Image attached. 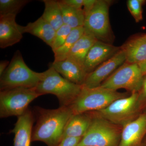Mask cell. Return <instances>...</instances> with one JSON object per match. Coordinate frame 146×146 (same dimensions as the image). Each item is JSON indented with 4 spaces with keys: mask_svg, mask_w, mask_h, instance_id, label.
<instances>
[{
    "mask_svg": "<svg viewBox=\"0 0 146 146\" xmlns=\"http://www.w3.org/2000/svg\"><path fill=\"white\" fill-rule=\"evenodd\" d=\"M91 112V124L78 146H119L123 127Z\"/></svg>",
    "mask_w": 146,
    "mask_h": 146,
    "instance_id": "obj_6",
    "label": "cell"
},
{
    "mask_svg": "<svg viewBox=\"0 0 146 146\" xmlns=\"http://www.w3.org/2000/svg\"><path fill=\"white\" fill-rule=\"evenodd\" d=\"M44 72L43 78L35 88L37 92L42 96L54 95L58 100L60 107L70 106L80 93L82 85L69 81L51 66Z\"/></svg>",
    "mask_w": 146,
    "mask_h": 146,
    "instance_id": "obj_4",
    "label": "cell"
},
{
    "mask_svg": "<svg viewBox=\"0 0 146 146\" xmlns=\"http://www.w3.org/2000/svg\"><path fill=\"white\" fill-rule=\"evenodd\" d=\"M139 92L146 103V75L144 76L143 86H142L141 91Z\"/></svg>",
    "mask_w": 146,
    "mask_h": 146,
    "instance_id": "obj_28",
    "label": "cell"
},
{
    "mask_svg": "<svg viewBox=\"0 0 146 146\" xmlns=\"http://www.w3.org/2000/svg\"><path fill=\"white\" fill-rule=\"evenodd\" d=\"M72 29L68 25L63 24L60 28L56 31L54 40L51 47L53 52L58 49L63 45L66 41Z\"/></svg>",
    "mask_w": 146,
    "mask_h": 146,
    "instance_id": "obj_24",
    "label": "cell"
},
{
    "mask_svg": "<svg viewBox=\"0 0 146 146\" xmlns=\"http://www.w3.org/2000/svg\"><path fill=\"white\" fill-rule=\"evenodd\" d=\"M23 33H29L42 39L51 48L54 40L56 31L42 16L34 22L22 26Z\"/></svg>",
    "mask_w": 146,
    "mask_h": 146,
    "instance_id": "obj_17",
    "label": "cell"
},
{
    "mask_svg": "<svg viewBox=\"0 0 146 146\" xmlns=\"http://www.w3.org/2000/svg\"><path fill=\"white\" fill-rule=\"evenodd\" d=\"M146 103L140 92L115 101L107 107L93 112L99 117L115 124L124 126L143 112Z\"/></svg>",
    "mask_w": 146,
    "mask_h": 146,
    "instance_id": "obj_2",
    "label": "cell"
},
{
    "mask_svg": "<svg viewBox=\"0 0 146 146\" xmlns=\"http://www.w3.org/2000/svg\"><path fill=\"white\" fill-rule=\"evenodd\" d=\"M16 16H0V48H5L19 43L23 38L22 26L16 23Z\"/></svg>",
    "mask_w": 146,
    "mask_h": 146,
    "instance_id": "obj_13",
    "label": "cell"
},
{
    "mask_svg": "<svg viewBox=\"0 0 146 146\" xmlns=\"http://www.w3.org/2000/svg\"><path fill=\"white\" fill-rule=\"evenodd\" d=\"M143 35V36H144V37H145V38H146V34L144 35Z\"/></svg>",
    "mask_w": 146,
    "mask_h": 146,
    "instance_id": "obj_32",
    "label": "cell"
},
{
    "mask_svg": "<svg viewBox=\"0 0 146 146\" xmlns=\"http://www.w3.org/2000/svg\"><path fill=\"white\" fill-rule=\"evenodd\" d=\"M40 96L36 88H16L0 92V117H18L28 109L33 101Z\"/></svg>",
    "mask_w": 146,
    "mask_h": 146,
    "instance_id": "obj_7",
    "label": "cell"
},
{
    "mask_svg": "<svg viewBox=\"0 0 146 146\" xmlns=\"http://www.w3.org/2000/svg\"><path fill=\"white\" fill-rule=\"evenodd\" d=\"M81 138L66 137L57 146H78Z\"/></svg>",
    "mask_w": 146,
    "mask_h": 146,
    "instance_id": "obj_26",
    "label": "cell"
},
{
    "mask_svg": "<svg viewBox=\"0 0 146 146\" xmlns=\"http://www.w3.org/2000/svg\"><path fill=\"white\" fill-rule=\"evenodd\" d=\"M36 124L33 129L32 142L41 141L48 146H57L63 138L65 128L73 113L68 106L55 109L36 107Z\"/></svg>",
    "mask_w": 146,
    "mask_h": 146,
    "instance_id": "obj_1",
    "label": "cell"
},
{
    "mask_svg": "<svg viewBox=\"0 0 146 146\" xmlns=\"http://www.w3.org/2000/svg\"><path fill=\"white\" fill-rule=\"evenodd\" d=\"M10 62L7 60H1L0 63V76L3 74L9 65Z\"/></svg>",
    "mask_w": 146,
    "mask_h": 146,
    "instance_id": "obj_29",
    "label": "cell"
},
{
    "mask_svg": "<svg viewBox=\"0 0 146 146\" xmlns=\"http://www.w3.org/2000/svg\"><path fill=\"white\" fill-rule=\"evenodd\" d=\"M143 78L138 64L126 63L110 76L100 86L115 91L124 89L132 94L141 91Z\"/></svg>",
    "mask_w": 146,
    "mask_h": 146,
    "instance_id": "obj_8",
    "label": "cell"
},
{
    "mask_svg": "<svg viewBox=\"0 0 146 146\" xmlns=\"http://www.w3.org/2000/svg\"><path fill=\"white\" fill-rule=\"evenodd\" d=\"M34 114L29 109L18 117L17 121L10 133H14L13 146H31Z\"/></svg>",
    "mask_w": 146,
    "mask_h": 146,
    "instance_id": "obj_14",
    "label": "cell"
},
{
    "mask_svg": "<svg viewBox=\"0 0 146 146\" xmlns=\"http://www.w3.org/2000/svg\"><path fill=\"white\" fill-rule=\"evenodd\" d=\"M119 48L97 40L86 55L84 68L87 74L93 72L101 63L113 56Z\"/></svg>",
    "mask_w": 146,
    "mask_h": 146,
    "instance_id": "obj_12",
    "label": "cell"
},
{
    "mask_svg": "<svg viewBox=\"0 0 146 146\" xmlns=\"http://www.w3.org/2000/svg\"><path fill=\"white\" fill-rule=\"evenodd\" d=\"M50 66L64 78L78 85H83L88 74L82 65L70 58L54 61Z\"/></svg>",
    "mask_w": 146,
    "mask_h": 146,
    "instance_id": "obj_15",
    "label": "cell"
},
{
    "mask_svg": "<svg viewBox=\"0 0 146 146\" xmlns=\"http://www.w3.org/2000/svg\"><path fill=\"white\" fill-rule=\"evenodd\" d=\"M146 135V112L123 127L118 146H143Z\"/></svg>",
    "mask_w": 146,
    "mask_h": 146,
    "instance_id": "obj_11",
    "label": "cell"
},
{
    "mask_svg": "<svg viewBox=\"0 0 146 146\" xmlns=\"http://www.w3.org/2000/svg\"><path fill=\"white\" fill-rule=\"evenodd\" d=\"M143 146H146V135L143 142Z\"/></svg>",
    "mask_w": 146,
    "mask_h": 146,
    "instance_id": "obj_31",
    "label": "cell"
},
{
    "mask_svg": "<svg viewBox=\"0 0 146 146\" xmlns=\"http://www.w3.org/2000/svg\"><path fill=\"white\" fill-rule=\"evenodd\" d=\"M146 1L144 0H128L127 6L128 10L136 23L143 20L142 7Z\"/></svg>",
    "mask_w": 146,
    "mask_h": 146,
    "instance_id": "obj_25",
    "label": "cell"
},
{
    "mask_svg": "<svg viewBox=\"0 0 146 146\" xmlns=\"http://www.w3.org/2000/svg\"><path fill=\"white\" fill-rule=\"evenodd\" d=\"M125 93L103 88L82 86L80 93L69 106L73 114L94 112L104 109L115 101L128 96Z\"/></svg>",
    "mask_w": 146,
    "mask_h": 146,
    "instance_id": "obj_5",
    "label": "cell"
},
{
    "mask_svg": "<svg viewBox=\"0 0 146 146\" xmlns=\"http://www.w3.org/2000/svg\"><path fill=\"white\" fill-rule=\"evenodd\" d=\"M139 67L144 76L146 75V60L143 63L139 64Z\"/></svg>",
    "mask_w": 146,
    "mask_h": 146,
    "instance_id": "obj_30",
    "label": "cell"
},
{
    "mask_svg": "<svg viewBox=\"0 0 146 146\" xmlns=\"http://www.w3.org/2000/svg\"><path fill=\"white\" fill-rule=\"evenodd\" d=\"M123 48L126 63L139 65L146 60V38L143 35L129 41Z\"/></svg>",
    "mask_w": 146,
    "mask_h": 146,
    "instance_id": "obj_19",
    "label": "cell"
},
{
    "mask_svg": "<svg viewBox=\"0 0 146 146\" xmlns=\"http://www.w3.org/2000/svg\"><path fill=\"white\" fill-rule=\"evenodd\" d=\"M125 61V52L122 48L88 74L82 86L89 88L99 87Z\"/></svg>",
    "mask_w": 146,
    "mask_h": 146,
    "instance_id": "obj_10",
    "label": "cell"
},
{
    "mask_svg": "<svg viewBox=\"0 0 146 146\" xmlns=\"http://www.w3.org/2000/svg\"><path fill=\"white\" fill-rule=\"evenodd\" d=\"M109 2L97 0L95 5L85 15L84 27L98 39L107 38L110 31Z\"/></svg>",
    "mask_w": 146,
    "mask_h": 146,
    "instance_id": "obj_9",
    "label": "cell"
},
{
    "mask_svg": "<svg viewBox=\"0 0 146 146\" xmlns=\"http://www.w3.org/2000/svg\"><path fill=\"white\" fill-rule=\"evenodd\" d=\"M44 75V72H36L30 69L18 50L1 76L0 89L3 91L16 88H36Z\"/></svg>",
    "mask_w": 146,
    "mask_h": 146,
    "instance_id": "obj_3",
    "label": "cell"
},
{
    "mask_svg": "<svg viewBox=\"0 0 146 146\" xmlns=\"http://www.w3.org/2000/svg\"><path fill=\"white\" fill-rule=\"evenodd\" d=\"M45 9L42 16L56 31L64 24L62 12L58 1L43 0Z\"/></svg>",
    "mask_w": 146,
    "mask_h": 146,
    "instance_id": "obj_21",
    "label": "cell"
},
{
    "mask_svg": "<svg viewBox=\"0 0 146 146\" xmlns=\"http://www.w3.org/2000/svg\"><path fill=\"white\" fill-rule=\"evenodd\" d=\"M31 1L29 0H0V16H16L25 6Z\"/></svg>",
    "mask_w": 146,
    "mask_h": 146,
    "instance_id": "obj_23",
    "label": "cell"
},
{
    "mask_svg": "<svg viewBox=\"0 0 146 146\" xmlns=\"http://www.w3.org/2000/svg\"><path fill=\"white\" fill-rule=\"evenodd\" d=\"M63 2L68 5L78 9H83L84 0H61Z\"/></svg>",
    "mask_w": 146,
    "mask_h": 146,
    "instance_id": "obj_27",
    "label": "cell"
},
{
    "mask_svg": "<svg viewBox=\"0 0 146 146\" xmlns=\"http://www.w3.org/2000/svg\"><path fill=\"white\" fill-rule=\"evenodd\" d=\"M91 120V112L73 114L65 128L63 139L66 137L82 138L88 130Z\"/></svg>",
    "mask_w": 146,
    "mask_h": 146,
    "instance_id": "obj_16",
    "label": "cell"
},
{
    "mask_svg": "<svg viewBox=\"0 0 146 146\" xmlns=\"http://www.w3.org/2000/svg\"><path fill=\"white\" fill-rule=\"evenodd\" d=\"M84 27H79L72 29L66 41L62 46L53 52L54 53V61H62L68 58L72 48L84 33Z\"/></svg>",
    "mask_w": 146,
    "mask_h": 146,
    "instance_id": "obj_22",
    "label": "cell"
},
{
    "mask_svg": "<svg viewBox=\"0 0 146 146\" xmlns=\"http://www.w3.org/2000/svg\"><path fill=\"white\" fill-rule=\"evenodd\" d=\"M62 12L63 23L72 29L84 27L85 14L82 9L68 5L61 1H58Z\"/></svg>",
    "mask_w": 146,
    "mask_h": 146,
    "instance_id": "obj_20",
    "label": "cell"
},
{
    "mask_svg": "<svg viewBox=\"0 0 146 146\" xmlns=\"http://www.w3.org/2000/svg\"><path fill=\"white\" fill-rule=\"evenodd\" d=\"M97 40L95 35L85 29L82 36L72 48L68 58L75 60L84 67L86 55Z\"/></svg>",
    "mask_w": 146,
    "mask_h": 146,
    "instance_id": "obj_18",
    "label": "cell"
}]
</instances>
